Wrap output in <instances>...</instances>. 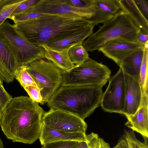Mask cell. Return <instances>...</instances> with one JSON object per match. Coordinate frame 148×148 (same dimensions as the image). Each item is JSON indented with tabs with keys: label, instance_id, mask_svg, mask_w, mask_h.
<instances>
[{
	"label": "cell",
	"instance_id": "23",
	"mask_svg": "<svg viewBox=\"0 0 148 148\" xmlns=\"http://www.w3.org/2000/svg\"><path fill=\"white\" fill-rule=\"evenodd\" d=\"M148 49H144L143 60L140 72V82L143 94L147 96H148Z\"/></svg>",
	"mask_w": 148,
	"mask_h": 148
},
{
	"label": "cell",
	"instance_id": "10",
	"mask_svg": "<svg viewBox=\"0 0 148 148\" xmlns=\"http://www.w3.org/2000/svg\"><path fill=\"white\" fill-rule=\"evenodd\" d=\"M25 10L47 14L69 16L87 19L90 18L94 13V11L92 10L69 6L63 0H40Z\"/></svg>",
	"mask_w": 148,
	"mask_h": 148
},
{
	"label": "cell",
	"instance_id": "31",
	"mask_svg": "<svg viewBox=\"0 0 148 148\" xmlns=\"http://www.w3.org/2000/svg\"><path fill=\"white\" fill-rule=\"evenodd\" d=\"M40 0H24L14 10L9 16L19 14L27 10L37 3Z\"/></svg>",
	"mask_w": 148,
	"mask_h": 148
},
{
	"label": "cell",
	"instance_id": "21",
	"mask_svg": "<svg viewBox=\"0 0 148 148\" xmlns=\"http://www.w3.org/2000/svg\"><path fill=\"white\" fill-rule=\"evenodd\" d=\"M69 55L72 62L79 66L90 58L88 51L82 45H78L73 46L69 49Z\"/></svg>",
	"mask_w": 148,
	"mask_h": 148
},
{
	"label": "cell",
	"instance_id": "33",
	"mask_svg": "<svg viewBox=\"0 0 148 148\" xmlns=\"http://www.w3.org/2000/svg\"><path fill=\"white\" fill-rule=\"evenodd\" d=\"M135 3L139 10L148 20V1L147 0H135Z\"/></svg>",
	"mask_w": 148,
	"mask_h": 148
},
{
	"label": "cell",
	"instance_id": "28",
	"mask_svg": "<svg viewBox=\"0 0 148 148\" xmlns=\"http://www.w3.org/2000/svg\"><path fill=\"white\" fill-rule=\"evenodd\" d=\"M66 5L74 8L94 11L93 0H63Z\"/></svg>",
	"mask_w": 148,
	"mask_h": 148
},
{
	"label": "cell",
	"instance_id": "9",
	"mask_svg": "<svg viewBox=\"0 0 148 148\" xmlns=\"http://www.w3.org/2000/svg\"><path fill=\"white\" fill-rule=\"evenodd\" d=\"M42 124L53 129L68 132L85 133L88 125L78 116L59 110L50 109L45 112Z\"/></svg>",
	"mask_w": 148,
	"mask_h": 148
},
{
	"label": "cell",
	"instance_id": "6",
	"mask_svg": "<svg viewBox=\"0 0 148 148\" xmlns=\"http://www.w3.org/2000/svg\"><path fill=\"white\" fill-rule=\"evenodd\" d=\"M61 86H104L111 71L106 65L90 58L69 71H62Z\"/></svg>",
	"mask_w": 148,
	"mask_h": 148
},
{
	"label": "cell",
	"instance_id": "24",
	"mask_svg": "<svg viewBox=\"0 0 148 148\" xmlns=\"http://www.w3.org/2000/svg\"><path fill=\"white\" fill-rule=\"evenodd\" d=\"M15 78L23 88L29 86H37L34 79L27 70L26 66L17 69L15 73Z\"/></svg>",
	"mask_w": 148,
	"mask_h": 148
},
{
	"label": "cell",
	"instance_id": "5",
	"mask_svg": "<svg viewBox=\"0 0 148 148\" xmlns=\"http://www.w3.org/2000/svg\"><path fill=\"white\" fill-rule=\"evenodd\" d=\"M0 40L14 55L19 68L45 58L44 48L31 42L14 24L8 21L0 26Z\"/></svg>",
	"mask_w": 148,
	"mask_h": 148
},
{
	"label": "cell",
	"instance_id": "39",
	"mask_svg": "<svg viewBox=\"0 0 148 148\" xmlns=\"http://www.w3.org/2000/svg\"><path fill=\"white\" fill-rule=\"evenodd\" d=\"M113 148H120L119 143H118Z\"/></svg>",
	"mask_w": 148,
	"mask_h": 148
},
{
	"label": "cell",
	"instance_id": "11",
	"mask_svg": "<svg viewBox=\"0 0 148 148\" xmlns=\"http://www.w3.org/2000/svg\"><path fill=\"white\" fill-rule=\"evenodd\" d=\"M143 47L144 45L137 42L118 37L108 41L97 50L119 66L125 57Z\"/></svg>",
	"mask_w": 148,
	"mask_h": 148
},
{
	"label": "cell",
	"instance_id": "34",
	"mask_svg": "<svg viewBox=\"0 0 148 148\" xmlns=\"http://www.w3.org/2000/svg\"><path fill=\"white\" fill-rule=\"evenodd\" d=\"M136 40L138 43L144 45L148 42V35L144 34L141 32H138L136 35Z\"/></svg>",
	"mask_w": 148,
	"mask_h": 148
},
{
	"label": "cell",
	"instance_id": "37",
	"mask_svg": "<svg viewBox=\"0 0 148 148\" xmlns=\"http://www.w3.org/2000/svg\"><path fill=\"white\" fill-rule=\"evenodd\" d=\"M125 137L128 141L129 148H135L132 142H131L129 139L127 138L125 136Z\"/></svg>",
	"mask_w": 148,
	"mask_h": 148
},
{
	"label": "cell",
	"instance_id": "4",
	"mask_svg": "<svg viewBox=\"0 0 148 148\" xmlns=\"http://www.w3.org/2000/svg\"><path fill=\"white\" fill-rule=\"evenodd\" d=\"M140 32L127 14L122 11L104 23L97 31L83 41L82 45L88 51L92 52L98 50L108 41L117 38L123 37L137 42L136 35Z\"/></svg>",
	"mask_w": 148,
	"mask_h": 148
},
{
	"label": "cell",
	"instance_id": "35",
	"mask_svg": "<svg viewBox=\"0 0 148 148\" xmlns=\"http://www.w3.org/2000/svg\"><path fill=\"white\" fill-rule=\"evenodd\" d=\"M120 148H129L128 141L125 136L119 141Z\"/></svg>",
	"mask_w": 148,
	"mask_h": 148
},
{
	"label": "cell",
	"instance_id": "40",
	"mask_svg": "<svg viewBox=\"0 0 148 148\" xmlns=\"http://www.w3.org/2000/svg\"><path fill=\"white\" fill-rule=\"evenodd\" d=\"M0 106H1V103L0 102V124L1 123V116H2V112L1 111V109H0Z\"/></svg>",
	"mask_w": 148,
	"mask_h": 148
},
{
	"label": "cell",
	"instance_id": "19",
	"mask_svg": "<svg viewBox=\"0 0 148 148\" xmlns=\"http://www.w3.org/2000/svg\"><path fill=\"white\" fill-rule=\"evenodd\" d=\"M41 47L44 49L45 58L51 61L62 71L68 72L76 66L69 57V52L71 48L56 50L45 46Z\"/></svg>",
	"mask_w": 148,
	"mask_h": 148
},
{
	"label": "cell",
	"instance_id": "12",
	"mask_svg": "<svg viewBox=\"0 0 148 148\" xmlns=\"http://www.w3.org/2000/svg\"><path fill=\"white\" fill-rule=\"evenodd\" d=\"M124 77L125 96L123 114L126 116L133 115L138 110L143 92L140 80L125 73Z\"/></svg>",
	"mask_w": 148,
	"mask_h": 148
},
{
	"label": "cell",
	"instance_id": "7",
	"mask_svg": "<svg viewBox=\"0 0 148 148\" xmlns=\"http://www.w3.org/2000/svg\"><path fill=\"white\" fill-rule=\"evenodd\" d=\"M26 68L40 89L42 105L47 103L61 86V70L45 58L34 61Z\"/></svg>",
	"mask_w": 148,
	"mask_h": 148
},
{
	"label": "cell",
	"instance_id": "36",
	"mask_svg": "<svg viewBox=\"0 0 148 148\" xmlns=\"http://www.w3.org/2000/svg\"><path fill=\"white\" fill-rule=\"evenodd\" d=\"M76 148H89L87 142L82 141Z\"/></svg>",
	"mask_w": 148,
	"mask_h": 148
},
{
	"label": "cell",
	"instance_id": "13",
	"mask_svg": "<svg viewBox=\"0 0 148 148\" xmlns=\"http://www.w3.org/2000/svg\"><path fill=\"white\" fill-rule=\"evenodd\" d=\"M94 13L87 19L94 27L111 19L123 11L120 0H93Z\"/></svg>",
	"mask_w": 148,
	"mask_h": 148
},
{
	"label": "cell",
	"instance_id": "20",
	"mask_svg": "<svg viewBox=\"0 0 148 148\" xmlns=\"http://www.w3.org/2000/svg\"><path fill=\"white\" fill-rule=\"evenodd\" d=\"M143 53V48H141L123 59L119 66L124 73L140 81V72Z\"/></svg>",
	"mask_w": 148,
	"mask_h": 148
},
{
	"label": "cell",
	"instance_id": "1",
	"mask_svg": "<svg viewBox=\"0 0 148 148\" xmlns=\"http://www.w3.org/2000/svg\"><path fill=\"white\" fill-rule=\"evenodd\" d=\"M44 111L27 96L9 101L2 113L0 125L8 139L14 142L31 144L39 139Z\"/></svg>",
	"mask_w": 148,
	"mask_h": 148
},
{
	"label": "cell",
	"instance_id": "32",
	"mask_svg": "<svg viewBox=\"0 0 148 148\" xmlns=\"http://www.w3.org/2000/svg\"><path fill=\"white\" fill-rule=\"evenodd\" d=\"M12 98V96L5 90L3 85L0 84V109L2 113L6 104Z\"/></svg>",
	"mask_w": 148,
	"mask_h": 148
},
{
	"label": "cell",
	"instance_id": "8",
	"mask_svg": "<svg viewBox=\"0 0 148 148\" xmlns=\"http://www.w3.org/2000/svg\"><path fill=\"white\" fill-rule=\"evenodd\" d=\"M125 96L124 73L120 68L109 81L102 96L100 106L104 111L123 114Z\"/></svg>",
	"mask_w": 148,
	"mask_h": 148
},
{
	"label": "cell",
	"instance_id": "18",
	"mask_svg": "<svg viewBox=\"0 0 148 148\" xmlns=\"http://www.w3.org/2000/svg\"><path fill=\"white\" fill-rule=\"evenodd\" d=\"M122 10L127 13L142 33L148 35V21L140 12L135 0H120Z\"/></svg>",
	"mask_w": 148,
	"mask_h": 148
},
{
	"label": "cell",
	"instance_id": "17",
	"mask_svg": "<svg viewBox=\"0 0 148 148\" xmlns=\"http://www.w3.org/2000/svg\"><path fill=\"white\" fill-rule=\"evenodd\" d=\"M41 145L51 142L67 140L87 142L85 133L68 132L54 130L42 124L41 132L39 138Z\"/></svg>",
	"mask_w": 148,
	"mask_h": 148
},
{
	"label": "cell",
	"instance_id": "14",
	"mask_svg": "<svg viewBox=\"0 0 148 148\" xmlns=\"http://www.w3.org/2000/svg\"><path fill=\"white\" fill-rule=\"evenodd\" d=\"M127 121L125 125L148 138V96L143 95L140 106L134 114L126 116Z\"/></svg>",
	"mask_w": 148,
	"mask_h": 148
},
{
	"label": "cell",
	"instance_id": "25",
	"mask_svg": "<svg viewBox=\"0 0 148 148\" xmlns=\"http://www.w3.org/2000/svg\"><path fill=\"white\" fill-rule=\"evenodd\" d=\"M86 138L89 148H110L109 144L99 137L97 134L92 132L86 135Z\"/></svg>",
	"mask_w": 148,
	"mask_h": 148
},
{
	"label": "cell",
	"instance_id": "30",
	"mask_svg": "<svg viewBox=\"0 0 148 148\" xmlns=\"http://www.w3.org/2000/svg\"><path fill=\"white\" fill-rule=\"evenodd\" d=\"M125 136L133 143L135 148H148V138H144V142H141L137 138L134 132L131 131H126Z\"/></svg>",
	"mask_w": 148,
	"mask_h": 148
},
{
	"label": "cell",
	"instance_id": "22",
	"mask_svg": "<svg viewBox=\"0 0 148 148\" xmlns=\"http://www.w3.org/2000/svg\"><path fill=\"white\" fill-rule=\"evenodd\" d=\"M24 0H0V26Z\"/></svg>",
	"mask_w": 148,
	"mask_h": 148
},
{
	"label": "cell",
	"instance_id": "29",
	"mask_svg": "<svg viewBox=\"0 0 148 148\" xmlns=\"http://www.w3.org/2000/svg\"><path fill=\"white\" fill-rule=\"evenodd\" d=\"M33 101L42 105V98L40 90L37 86H29L23 88Z\"/></svg>",
	"mask_w": 148,
	"mask_h": 148
},
{
	"label": "cell",
	"instance_id": "15",
	"mask_svg": "<svg viewBox=\"0 0 148 148\" xmlns=\"http://www.w3.org/2000/svg\"><path fill=\"white\" fill-rule=\"evenodd\" d=\"M18 68L15 57L0 40V78L7 83L12 82Z\"/></svg>",
	"mask_w": 148,
	"mask_h": 148
},
{
	"label": "cell",
	"instance_id": "26",
	"mask_svg": "<svg viewBox=\"0 0 148 148\" xmlns=\"http://www.w3.org/2000/svg\"><path fill=\"white\" fill-rule=\"evenodd\" d=\"M47 14L25 10L19 14L9 16L8 18L12 20L14 23H16L18 22L34 19Z\"/></svg>",
	"mask_w": 148,
	"mask_h": 148
},
{
	"label": "cell",
	"instance_id": "41",
	"mask_svg": "<svg viewBox=\"0 0 148 148\" xmlns=\"http://www.w3.org/2000/svg\"><path fill=\"white\" fill-rule=\"evenodd\" d=\"M0 84L3 85L2 80L0 78Z\"/></svg>",
	"mask_w": 148,
	"mask_h": 148
},
{
	"label": "cell",
	"instance_id": "16",
	"mask_svg": "<svg viewBox=\"0 0 148 148\" xmlns=\"http://www.w3.org/2000/svg\"><path fill=\"white\" fill-rule=\"evenodd\" d=\"M94 27L90 25L44 46L54 50H60L70 48L75 45H82L84 40L93 33Z\"/></svg>",
	"mask_w": 148,
	"mask_h": 148
},
{
	"label": "cell",
	"instance_id": "27",
	"mask_svg": "<svg viewBox=\"0 0 148 148\" xmlns=\"http://www.w3.org/2000/svg\"><path fill=\"white\" fill-rule=\"evenodd\" d=\"M81 142L75 140L54 142L43 145L42 148H76Z\"/></svg>",
	"mask_w": 148,
	"mask_h": 148
},
{
	"label": "cell",
	"instance_id": "2",
	"mask_svg": "<svg viewBox=\"0 0 148 148\" xmlns=\"http://www.w3.org/2000/svg\"><path fill=\"white\" fill-rule=\"evenodd\" d=\"M14 25L31 42L41 47L91 25V23L82 18L47 14Z\"/></svg>",
	"mask_w": 148,
	"mask_h": 148
},
{
	"label": "cell",
	"instance_id": "38",
	"mask_svg": "<svg viewBox=\"0 0 148 148\" xmlns=\"http://www.w3.org/2000/svg\"><path fill=\"white\" fill-rule=\"evenodd\" d=\"M0 148H3V145L2 141L0 138Z\"/></svg>",
	"mask_w": 148,
	"mask_h": 148
},
{
	"label": "cell",
	"instance_id": "3",
	"mask_svg": "<svg viewBox=\"0 0 148 148\" xmlns=\"http://www.w3.org/2000/svg\"><path fill=\"white\" fill-rule=\"evenodd\" d=\"M101 86H61L47 102L50 109L75 115L83 120L100 106Z\"/></svg>",
	"mask_w": 148,
	"mask_h": 148
}]
</instances>
